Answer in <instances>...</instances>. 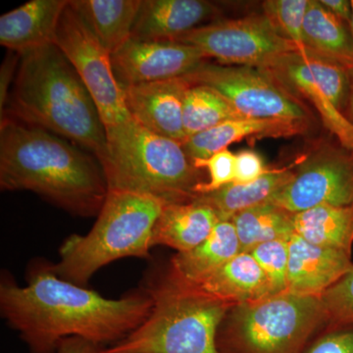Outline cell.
I'll return each mask as SVG.
<instances>
[{
  "instance_id": "15",
  "label": "cell",
  "mask_w": 353,
  "mask_h": 353,
  "mask_svg": "<svg viewBox=\"0 0 353 353\" xmlns=\"http://www.w3.org/2000/svg\"><path fill=\"white\" fill-rule=\"evenodd\" d=\"M219 14L215 4L204 0H141L132 39L173 41Z\"/></svg>"
},
{
  "instance_id": "30",
  "label": "cell",
  "mask_w": 353,
  "mask_h": 353,
  "mask_svg": "<svg viewBox=\"0 0 353 353\" xmlns=\"http://www.w3.org/2000/svg\"><path fill=\"white\" fill-rule=\"evenodd\" d=\"M270 282L274 294L287 292L289 241H267L250 252Z\"/></svg>"
},
{
  "instance_id": "3",
  "label": "cell",
  "mask_w": 353,
  "mask_h": 353,
  "mask_svg": "<svg viewBox=\"0 0 353 353\" xmlns=\"http://www.w3.org/2000/svg\"><path fill=\"white\" fill-rule=\"evenodd\" d=\"M4 117L52 132L97 160L105 153L106 130L94 99L55 44L21 55Z\"/></svg>"
},
{
  "instance_id": "6",
  "label": "cell",
  "mask_w": 353,
  "mask_h": 353,
  "mask_svg": "<svg viewBox=\"0 0 353 353\" xmlns=\"http://www.w3.org/2000/svg\"><path fill=\"white\" fill-rule=\"evenodd\" d=\"M165 204L154 197L108 190L94 226L85 236L71 234L51 264L58 277L85 287L102 267L127 257L150 256L153 229Z\"/></svg>"
},
{
  "instance_id": "1",
  "label": "cell",
  "mask_w": 353,
  "mask_h": 353,
  "mask_svg": "<svg viewBox=\"0 0 353 353\" xmlns=\"http://www.w3.org/2000/svg\"><path fill=\"white\" fill-rule=\"evenodd\" d=\"M143 288L118 299L58 277L51 264L38 265L28 284H0V312L31 353H57L65 339L81 338L106 348L139 328L152 311Z\"/></svg>"
},
{
  "instance_id": "39",
  "label": "cell",
  "mask_w": 353,
  "mask_h": 353,
  "mask_svg": "<svg viewBox=\"0 0 353 353\" xmlns=\"http://www.w3.org/2000/svg\"><path fill=\"white\" fill-rule=\"evenodd\" d=\"M352 21H350V34H352V39H353V0H352Z\"/></svg>"
},
{
  "instance_id": "27",
  "label": "cell",
  "mask_w": 353,
  "mask_h": 353,
  "mask_svg": "<svg viewBox=\"0 0 353 353\" xmlns=\"http://www.w3.org/2000/svg\"><path fill=\"white\" fill-rule=\"evenodd\" d=\"M245 118L212 88L190 85L183 99V130L188 139L228 121Z\"/></svg>"
},
{
  "instance_id": "13",
  "label": "cell",
  "mask_w": 353,
  "mask_h": 353,
  "mask_svg": "<svg viewBox=\"0 0 353 353\" xmlns=\"http://www.w3.org/2000/svg\"><path fill=\"white\" fill-rule=\"evenodd\" d=\"M190 85L182 77L123 88L128 111L148 131L183 145V99Z\"/></svg>"
},
{
  "instance_id": "36",
  "label": "cell",
  "mask_w": 353,
  "mask_h": 353,
  "mask_svg": "<svg viewBox=\"0 0 353 353\" xmlns=\"http://www.w3.org/2000/svg\"><path fill=\"white\" fill-rule=\"evenodd\" d=\"M104 347L81 338L65 339L60 343L57 353H103Z\"/></svg>"
},
{
  "instance_id": "31",
  "label": "cell",
  "mask_w": 353,
  "mask_h": 353,
  "mask_svg": "<svg viewBox=\"0 0 353 353\" xmlns=\"http://www.w3.org/2000/svg\"><path fill=\"white\" fill-rule=\"evenodd\" d=\"M320 297L328 324L353 323V268Z\"/></svg>"
},
{
  "instance_id": "26",
  "label": "cell",
  "mask_w": 353,
  "mask_h": 353,
  "mask_svg": "<svg viewBox=\"0 0 353 353\" xmlns=\"http://www.w3.org/2000/svg\"><path fill=\"white\" fill-rule=\"evenodd\" d=\"M294 214L264 202L245 209L231 218L240 241L241 252H250L255 246L267 241L287 240L294 234Z\"/></svg>"
},
{
  "instance_id": "20",
  "label": "cell",
  "mask_w": 353,
  "mask_h": 353,
  "mask_svg": "<svg viewBox=\"0 0 353 353\" xmlns=\"http://www.w3.org/2000/svg\"><path fill=\"white\" fill-rule=\"evenodd\" d=\"M192 284L234 306L273 296L266 274L250 252L239 253L220 268Z\"/></svg>"
},
{
  "instance_id": "34",
  "label": "cell",
  "mask_w": 353,
  "mask_h": 353,
  "mask_svg": "<svg viewBox=\"0 0 353 353\" xmlns=\"http://www.w3.org/2000/svg\"><path fill=\"white\" fill-rule=\"evenodd\" d=\"M268 169L259 153L243 150L236 154V176L233 183L245 185L254 182L264 175Z\"/></svg>"
},
{
  "instance_id": "18",
  "label": "cell",
  "mask_w": 353,
  "mask_h": 353,
  "mask_svg": "<svg viewBox=\"0 0 353 353\" xmlns=\"http://www.w3.org/2000/svg\"><path fill=\"white\" fill-rule=\"evenodd\" d=\"M309 126V123L299 121L241 118L190 137L183 148L190 159L194 161L206 159L245 139L290 138L305 134Z\"/></svg>"
},
{
  "instance_id": "7",
  "label": "cell",
  "mask_w": 353,
  "mask_h": 353,
  "mask_svg": "<svg viewBox=\"0 0 353 353\" xmlns=\"http://www.w3.org/2000/svg\"><path fill=\"white\" fill-rule=\"evenodd\" d=\"M328 324L321 297L285 292L239 304L221 324V353H303Z\"/></svg>"
},
{
  "instance_id": "24",
  "label": "cell",
  "mask_w": 353,
  "mask_h": 353,
  "mask_svg": "<svg viewBox=\"0 0 353 353\" xmlns=\"http://www.w3.org/2000/svg\"><path fill=\"white\" fill-rule=\"evenodd\" d=\"M296 164L297 162L282 168L268 169L254 182L245 185L231 183L215 192L199 194L197 199L214 209L220 220H231L240 211L270 201L289 182Z\"/></svg>"
},
{
  "instance_id": "16",
  "label": "cell",
  "mask_w": 353,
  "mask_h": 353,
  "mask_svg": "<svg viewBox=\"0 0 353 353\" xmlns=\"http://www.w3.org/2000/svg\"><path fill=\"white\" fill-rule=\"evenodd\" d=\"M70 0H32L0 17V44L24 54L55 44L58 25Z\"/></svg>"
},
{
  "instance_id": "38",
  "label": "cell",
  "mask_w": 353,
  "mask_h": 353,
  "mask_svg": "<svg viewBox=\"0 0 353 353\" xmlns=\"http://www.w3.org/2000/svg\"><path fill=\"white\" fill-rule=\"evenodd\" d=\"M350 79H352V85H350V99H348L347 108L345 109V116L353 125V67L350 69Z\"/></svg>"
},
{
  "instance_id": "12",
  "label": "cell",
  "mask_w": 353,
  "mask_h": 353,
  "mask_svg": "<svg viewBox=\"0 0 353 353\" xmlns=\"http://www.w3.org/2000/svg\"><path fill=\"white\" fill-rule=\"evenodd\" d=\"M206 60L190 44L134 39L111 55L114 75L122 88L182 78Z\"/></svg>"
},
{
  "instance_id": "9",
  "label": "cell",
  "mask_w": 353,
  "mask_h": 353,
  "mask_svg": "<svg viewBox=\"0 0 353 353\" xmlns=\"http://www.w3.org/2000/svg\"><path fill=\"white\" fill-rule=\"evenodd\" d=\"M173 41L196 46L219 64L236 66L265 67L299 51L264 14L202 25Z\"/></svg>"
},
{
  "instance_id": "21",
  "label": "cell",
  "mask_w": 353,
  "mask_h": 353,
  "mask_svg": "<svg viewBox=\"0 0 353 353\" xmlns=\"http://www.w3.org/2000/svg\"><path fill=\"white\" fill-rule=\"evenodd\" d=\"M141 0H70L78 13L111 55L132 39Z\"/></svg>"
},
{
  "instance_id": "37",
  "label": "cell",
  "mask_w": 353,
  "mask_h": 353,
  "mask_svg": "<svg viewBox=\"0 0 353 353\" xmlns=\"http://www.w3.org/2000/svg\"><path fill=\"white\" fill-rule=\"evenodd\" d=\"M320 2L328 9L330 12L333 13L336 17L350 26L352 16V1H348V0H320Z\"/></svg>"
},
{
  "instance_id": "29",
  "label": "cell",
  "mask_w": 353,
  "mask_h": 353,
  "mask_svg": "<svg viewBox=\"0 0 353 353\" xmlns=\"http://www.w3.org/2000/svg\"><path fill=\"white\" fill-rule=\"evenodd\" d=\"M309 0H267L263 14L284 38L292 41L299 52L307 50L304 43L303 24Z\"/></svg>"
},
{
  "instance_id": "4",
  "label": "cell",
  "mask_w": 353,
  "mask_h": 353,
  "mask_svg": "<svg viewBox=\"0 0 353 353\" xmlns=\"http://www.w3.org/2000/svg\"><path fill=\"white\" fill-rule=\"evenodd\" d=\"M143 288L152 299L150 315L103 353H221L218 331L233 304L185 280L171 263L152 269Z\"/></svg>"
},
{
  "instance_id": "22",
  "label": "cell",
  "mask_w": 353,
  "mask_h": 353,
  "mask_svg": "<svg viewBox=\"0 0 353 353\" xmlns=\"http://www.w3.org/2000/svg\"><path fill=\"white\" fill-rule=\"evenodd\" d=\"M241 253L240 241L232 220H219L208 239L189 252L171 259L174 270L190 283H196Z\"/></svg>"
},
{
  "instance_id": "5",
  "label": "cell",
  "mask_w": 353,
  "mask_h": 353,
  "mask_svg": "<svg viewBox=\"0 0 353 353\" xmlns=\"http://www.w3.org/2000/svg\"><path fill=\"white\" fill-rule=\"evenodd\" d=\"M105 130L108 146L99 162L109 190L143 194L164 204L196 199L203 181L181 143L153 134L132 118Z\"/></svg>"
},
{
  "instance_id": "32",
  "label": "cell",
  "mask_w": 353,
  "mask_h": 353,
  "mask_svg": "<svg viewBox=\"0 0 353 353\" xmlns=\"http://www.w3.org/2000/svg\"><path fill=\"white\" fill-rule=\"evenodd\" d=\"M196 168L208 169L210 180L201 183L197 185L196 192L199 194H209L231 185L236 176V154L226 150H220L206 159L192 161Z\"/></svg>"
},
{
  "instance_id": "17",
  "label": "cell",
  "mask_w": 353,
  "mask_h": 353,
  "mask_svg": "<svg viewBox=\"0 0 353 353\" xmlns=\"http://www.w3.org/2000/svg\"><path fill=\"white\" fill-rule=\"evenodd\" d=\"M259 68L266 70L296 97L303 95L308 99L319 113L323 125L336 141L343 148L353 150V125L330 101L326 92L309 69L303 53L299 51L289 53L278 58L273 63Z\"/></svg>"
},
{
  "instance_id": "10",
  "label": "cell",
  "mask_w": 353,
  "mask_h": 353,
  "mask_svg": "<svg viewBox=\"0 0 353 353\" xmlns=\"http://www.w3.org/2000/svg\"><path fill=\"white\" fill-rule=\"evenodd\" d=\"M55 46L68 58L94 99L104 127L132 119L124 90L114 75L111 54L69 6L58 25Z\"/></svg>"
},
{
  "instance_id": "35",
  "label": "cell",
  "mask_w": 353,
  "mask_h": 353,
  "mask_svg": "<svg viewBox=\"0 0 353 353\" xmlns=\"http://www.w3.org/2000/svg\"><path fill=\"white\" fill-rule=\"evenodd\" d=\"M20 59L19 53L8 50L2 62L1 68H0V119L3 117L4 110H6V103L11 92V83L13 85L15 80Z\"/></svg>"
},
{
  "instance_id": "14",
  "label": "cell",
  "mask_w": 353,
  "mask_h": 353,
  "mask_svg": "<svg viewBox=\"0 0 353 353\" xmlns=\"http://www.w3.org/2000/svg\"><path fill=\"white\" fill-rule=\"evenodd\" d=\"M352 268L350 253L312 245L296 234L290 236L287 292L320 297Z\"/></svg>"
},
{
  "instance_id": "11",
  "label": "cell",
  "mask_w": 353,
  "mask_h": 353,
  "mask_svg": "<svg viewBox=\"0 0 353 353\" xmlns=\"http://www.w3.org/2000/svg\"><path fill=\"white\" fill-rule=\"evenodd\" d=\"M269 202L292 214L321 204L352 206L353 150L321 143L297 161L294 175Z\"/></svg>"
},
{
  "instance_id": "25",
  "label": "cell",
  "mask_w": 353,
  "mask_h": 353,
  "mask_svg": "<svg viewBox=\"0 0 353 353\" xmlns=\"http://www.w3.org/2000/svg\"><path fill=\"white\" fill-rule=\"evenodd\" d=\"M303 36L308 50L352 68L353 39L350 31L318 0H309Z\"/></svg>"
},
{
  "instance_id": "33",
  "label": "cell",
  "mask_w": 353,
  "mask_h": 353,
  "mask_svg": "<svg viewBox=\"0 0 353 353\" xmlns=\"http://www.w3.org/2000/svg\"><path fill=\"white\" fill-rule=\"evenodd\" d=\"M303 353H353V323L327 324Z\"/></svg>"
},
{
  "instance_id": "28",
  "label": "cell",
  "mask_w": 353,
  "mask_h": 353,
  "mask_svg": "<svg viewBox=\"0 0 353 353\" xmlns=\"http://www.w3.org/2000/svg\"><path fill=\"white\" fill-rule=\"evenodd\" d=\"M301 53L313 76L328 95L330 101L345 115L352 85L350 69L308 50Z\"/></svg>"
},
{
  "instance_id": "23",
  "label": "cell",
  "mask_w": 353,
  "mask_h": 353,
  "mask_svg": "<svg viewBox=\"0 0 353 353\" xmlns=\"http://www.w3.org/2000/svg\"><path fill=\"white\" fill-rule=\"evenodd\" d=\"M294 234L312 245L352 254L353 205L321 204L292 217Z\"/></svg>"
},
{
  "instance_id": "8",
  "label": "cell",
  "mask_w": 353,
  "mask_h": 353,
  "mask_svg": "<svg viewBox=\"0 0 353 353\" xmlns=\"http://www.w3.org/2000/svg\"><path fill=\"white\" fill-rule=\"evenodd\" d=\"M183 78L190 85L212 88L243 117L310 124V112L301 99L259 67L209 63L206 60Z\"/></svg>"
},
{
  "instance_id": "2",
  "label": "cell",
  "mask_w": 353,
  "mask_h": 353,
  "mask_svg": "<svg viewBox=\"0 0 353 353\" xmlns=\"http://www.w3.org/2000/svg\"><path fill=\"white\" fill-rule=\"evenodd\" d=\"M0 188L31 190L72 215L99 214L108 185L99 160L63 138L0 120Z\"/></svg>"
},
{
  "instance_id": "19",
  "label": "cell",
  "mask_w": 353,
  "mask_h": 353,
  "mask_svg": "<svg viewBox=\"0 0 353 353\" xmlns=\"http://www.w3.org/2000/svg\"><path fill=\"white\" fill-rule=\"evenodd\" d=\"M214 209L196 199L165 204L153 229L152 245L189 252L206 240L219 221Z\"/></svg>"
}]
</instances>
